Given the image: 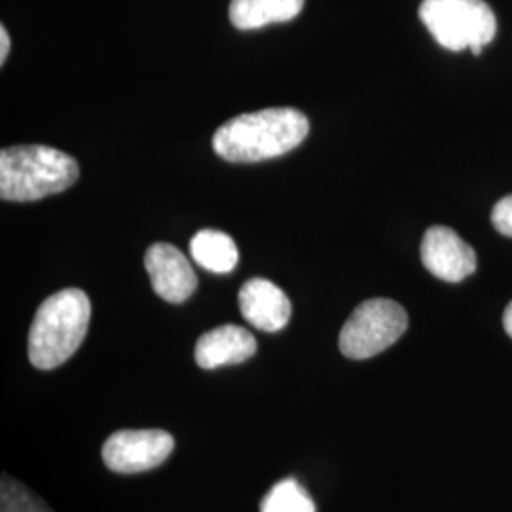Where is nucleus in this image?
Returning <instances> with one entry per match:
<instances>
[{"mask_svg":"<svg viewBox=\"0 0 512 512\" xmlns=\"http://www.w3.org/2000/svg\"><path fill=\"white\" fill-rule=\"evenodd\" d=\"M308 133L310 120L300 110H258L222 124L213 135V148L226 162L253 164L291 152Z\"/></svg>","mask_w":512,"mask_h":512,"instance_id":"nucleus-1","label":"nucleus"},{"mask_svg":"<svg viewBox=\"0 0 512 512\" xmlns=\"http://www.w3.org/2000/svg\"><path fill=\"white\" fill-rule=\"evenodd\" d=\"M92 317L88 294L63 289L38 306L29 330V361L38 370H52L67 363L84 342Z\"/></svg>","mask_w":512,"mask_h":512,"instance_id":"nucleus-2","label":"nucleus"},{"mask_svg":"<svg viewBox=\"0 0 512 512\" xmlns=\"http://www.w3.org/2000/svg\"><path fill=\"white\" fill-rule=\"evenodd\" d=\"M80 175L73 156L44 145L2 148L0 198L6 202H37L71 188Z\"/></svg>","mask_w":512,"mask_h":512,"instance_id":"nucleus-3","label":"nucleus"},{"mask_svg":"<svg viewBox=\"0 0 512 512\" xmlns=\"http://www.w3.org/2000/svg\"><path fill=\"white\" fill-rule=\"evenodd\" d=\"M420 18L450 52L471 50L480 55L497 33V19L484 0H423Z\"/></svg>","mask_w":512,"mask_h":512,"instance_id":"nucleus-4","label":"nucleus"},{"mask_svg":"<svg viewBox=\"0 0 512 512\" xmlns=\"http://www.w3.org/2000/svg\"><path fill=\"white\" fill-rule=\"evenodd\" d=\"M408 329V315L401 304L372 298L349 315L340 330L338 348L353 361H365L391 348Z\"/></svg>","mask_w":512,"mask_h":512,"instance_id":"nucleus-5","label":"nucleus"},{"mask_svg":"<svg viewBox=\"0 0 512 512\" xmlns=\"http://www.w3.org/2000/svg\"><path fill=\"white\" fill-rule=\"evenodd\" d=\"M175 450V439L162 429H124L103 444V461L110 471L135 475L162 465Z\"/></svg>","mask_w":512,"mask_h":512,"instance_id":"nucleus-6","label":"nucleus"},{"mask_svg":"<svg viewBox=\"0 0 512 512\" xmlns=\"http://www.w3.org/2000/svg\"><path fill=\"white\" fill-rule=\"evenodd\" d=\"M423 266L446 283H459L475 274V249L452 228L431 226L421 241Z\"/></svg>","mask_w":512,"mask_h":512,"instance_id":"nucleus-7","label":"nucleus"},{"mask_svg":"<svg viewBox=\"0 0 512 512\" xmlns=\"http://www.w3.org/2000/svg\"><path fill=\"white\" fill-rule=\"evenodd\" d=\"M152 289L165 302L183 304L198 287V275L188 258L169 243H154L145 255Z\"/></svg>","mask_w":512,"mask_h":512,"instance_id":"nucleus-8","label":"nucleus"},{"mask_svg":"<svg viewBox=\"0 0 512 512\" xmlns=\"http://www.w3.org/2000/svg\"><path fill=\"white\" fill-rule=\"evenodd\" d=\"M238 302L243 319L251 327L264 332L285 329L293 313L289 296L275 283L262 277L243 283L239 289Z\"/></svg>","mask_w":512,"mask_h":512,"instance_id":"nucleus-9","label":"nucleus"},{"mask_svg":"<svg viewBox=\"0 0 512 512\" xmlns=\"http://www.w3.org/2000/svg\"><path fill=\"white\" fill-rule=\"evenodd\" d=\"M256 353V338L238 325H222L205 332L194 349V359L203 370L239 365Z\"/></svg>","mask_w":512,"mask_h":512,"instance_id":"nucleus-10","label":"nucleus"},{"mask_svg":"<svg viewBox=\"0 0 512 512\" xmlns=\"http://www.w3.org/2000/svg\"><path fill=\"white\" fill-rule=\"evenodd\" d=\"M304 0H232L230 21L239 31H253L270 23H285L296 18Z\"/></svg>","mask_w":512,"mask_h":512,"instance_id":"nucleus-11","label":"nucleus"},{"mask_svg":"<svg viewBox=\"0 0 512 512\" xmlns=\"http://www.w3.org/2000/svg\"><path fill=\"white\" fill-rule=\"evenodd\" d=\"M190 256L207 272L230 274L238 266L239 251L228 234L205 228L190 239Z\"/></svg>","mask_w":512,"mask_h":512,"instance_id":"nucleus-12","label":"nucleus"},{"mask_svg":"<svg viewBox=\"0 0 512 512\" xmlns=\"http://www.w3.org/2000/svg\"><path fill=\"white\" fill-rule=\"evenodd\" d=\"M260 512H315V503L298 480L285 478L264 495Z\"/></svg>","mask_w":512,"mask_h":512,"instance_id":"nucleus-13","label":"nucleus"},{"mask_svg":"<svg viewBox=\"0 0 512 512\" xmlns=\"http://www.w3.org/2000/svg\"><path fill=\"white\" fill-rule=\"evenodd\" d=\"M0 512H54L48 503L33 494L25 484L12 476L2 475L0 484Z\"/></svg>","mask_w":512,"mask_h":512,"instance_id":"nucleus-14","label":"nucleus"},{"mask_svg":"<svg viewBox=\"0 0 512 512\" xmlns=\"http://www.w3.org/2000/svg\"><path fill=\"white\" fill-rule=\"evenodd\" d=\"M492 224L499 234L512 238V194L495 203Z\"/></svg>","mask_w":512,"mask_h":512,"instance_id":"nucleus-15","label":"nucleus"},{"mask_svg":"<svg viewBox=\"0 0 512 512\" xmlns=\"http://www.w3.org/2000/svg\"><path fill=\"white\" fill-rule=\"evenodd\" d=\"M10 52V37H8V31L4 27H0V63L4 65L6 57Z\"/></svg>","mask_w":512,"mask_h":512,"instance_id":"nucleus-16","label":"nucleus"},{"mask_svg":"<svg viewBox=\"0 0 512 512\" xmlns=\"http://www.w3.org/2000/svg\"><path fill=\"white\" fill-rule=\"evenodd\" d=\"M503 327H505L507 334L512 338V302L507 306L505 313H503Z\"/></svg>","mask_w":512,"mask_h":512,"instance_id":"nucleus-17","label":"nucleus"}]
</instances>
